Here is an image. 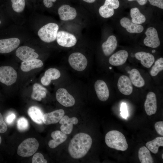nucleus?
<instances>
[{"mask_svg": "<svg viewBox=\"0 0 163 163\" xmlns=\"http://www.w3.org/2000/svg\"><path fill=\"white\" fill-rule=\"evenodd\" d=\"M82 0L87 3H92L94 2L96 0Z\"/></svg>", "mask_w": 163, "mask_h": 163, "instance_id": "nucleus-43", "label": "nucleus"}, {"mask_svg": "<svg viewBox=\"0 0 163 163\" xmlns=\"http://www.w3.org/2000/svg\"><path fill=\"white\" fill-rule=\"evenodd\" d=\"M13 10L17 13H20L24 10L25 3V0H11Z\"/></svg>", "mask_w": 163, "mask_h": 163, "instance_id": "nucleus-33", "label": "nucleus"}, {"mask_svg": "<svg viewBox=\"0 0 163 163\" xmlns=\"http://www.w3.org/2000/svg\"><path fill=\"white\" fill-rule=\"evenodd\" d=\"M146 37L143 41L144 45L146 46L156 48L158 47L160 43L157 30L153 27L148 28L145 32Z\"/></svg>", "mask_w": 163, "mask_h": 163, "instance_id": "nucleus-9", "label": "nucleus"}, {"mask_svg": "<svg viewBox=\"0 0 163 163\" xmlns=\"http://www.w3.org/2000/svg\"><path fill=\"white\" fill-rule=\"evenodd\" d=\"M94 87L99 100L102 101H106L109 96V91L105 82L101 80H98L95 82Z\"/></svg>", "mask_w": 163, "mask_h": 163, "instance_id": "nucleus-14", "label": "nucleus"}, {"mask_svg": "<svg viewBox=\"0 0 163 163\" xmlns=\"http://www.w3.org/2000/svg\"><path fill=\"white\" fill-rule=\"evenodd\" d=\"M39 146L37 140L34 138H30L23 141L18 146V154L23 157H29L34 155Z\"/></svg>", "mask_w": 163, "mask_h": 163, "instance_id": "nucleus-3", "label": "nucleus"}, {"mask_svg": "<svg viewBox=\"0 0 163 163\" xmlns=\"http://www.w3.org/2000/svg\"><path fill=\"white\" fill-rule=\"evenodd\" d=\"M64 114L65 111L62 109L45 113L43 116V123L46 125L56 123L59 122Z\"/></svg>", "mask_w": 163, "mask_h": 163, "instance_id": "nucleus-15", "label": "nucleus"}, {"mask_svg": "<svg viewBox=\"0 0 163 163\" xmlns=\"http://www.w3.org/2000/svg\"><path fill=\"white\" fill-rule=\"evenodd\" d=\"M130 15L132 21L136 24L140 25L145 21L146 18L137 8H131L130 10Z\"/></svg>", "mask_w": 163, "mask_h": 163, "instance_id": "nucleus-30", "label": "nucleus"}, {"mask_svg": "<svg viewBox=\"0 0 163 163\" xmlns=\"http://www.w3.org/2000/svg\"><path fill=\"white\" fill-rule=\"evenodd\" d=\"M117 43L115 36L112 35L109 37L106 41L102 45V50L104 55L108 56L111 54L116 49Z\"/></svg>", "mask_w": 163, "mask_h": 163, "instance_id": "nucleus-21", "label": "nucleus"}, {"mask_svg": "<svg viewBox=\"0 0 163 163\" xmlns=\"http://www.w3.org/2000/svg\"><path fill=\"white\" fill-rule=\"evenodd\" d=\"M135 56L137 59L140 61L141 64L146 68H150L155 61L154 56L149 53L143 51L138 52L135 53Z\"/></svg>", "mask_w": 163, "mask_h": 163, "instance_id": "nucleus-23", "label": "nucleus"}, {"mask_svg": "<svg viewBox=\"0 0 163 163\" xmlns=\"http://www.w3.org/2000/svg\"><path fill=\"white\" fill-rule=\"evenodd\" d=\"M163 70V58L161 57L158 59L152 67L150 73L152 76H156L161 71Z\"/></svg>", "mask_w": 163, "mask_h": 163, "instance_id": "nucleus-32", "label": "nucleus"}, {"mask_svg": "<svg viewBox=\"0 0 163 163\" xmlns=\"http://www.w3.org/2000/svg\"><path fill=\"white\" fill-rule=\"evenodd\" d=\"M56 0H43V4L47 8H51L53 5V2Z\"/></svg>", "mask_w": 163, "mask_h": 163, "instance_id": "nucleus-41", "label": "nucleus"}, {"mask_svg": "<svg viewBox=\"0 0 163 163\" xmlns=\"http://www.w3.org/2000/svg\"><path fill=\"white\" fill-rule=\"evenodd\" d=\"M56 98L57 101L65 107L73 106L75 101L74 97L64 88H60L56 91Z\"/></svg>", "mask_w": 163, "mask_h": 163, "instance_id": "nucleus-11", "label": "nucleus"}, {"mask_svg": "<svg viewBox=\"0 0 163 163\" xmlns=\"http://www.w3.org/2000/svg\"><path fill=\"white\" fill-rule=\"evenodd\" d=\"M78 119L75 117L70 118L67 115H64L59 121L61 126L60 127L61 131L66 134H70L73 129V125L78 123Z\"/></svg>", "mask_w": 163, "mask_h": 163, "instance_id": "nucleus-17", "label": "nucleus"}, {"mask_svg": "<svg viewBox=\"0 0 163 163\" xmlns=\"http://www.w3.org/2000/svg\"><path fill=\"white\" fill-rule=\"evenodd\" d=\"M129 1H136L138 4L141 5H144L146 4L148 0H127Z\"/></svg>", "mask_w": 163, "mask_h": 163, "instance_id": "nucleus-42", "label": "nucleus"}, {"mask_svg": "<svg viewBox=\"0 0 163 163\" xmlns=\"http://www.w3.org/2000/svg\"><path fill=\"white\" fill-rule=\"evenodd\" d=\"M128 56V53L126 50H120L111 56L109 59V62L113 66H120L126 62Z\"/></svg>", "mask_w": 163, "mask_h": 163, "instance_id": "nucleus-19", "label": "nucleus"}, {"mask_svg": "<svg viewBox=\"0 0 163 163\" xmlns=\"http://www.w3.org/2000/svg\"><path fill=\"white\" fill-rule=\"evenodd\" d=\"M105 142L109 147L118 150L125 151L128 147L126 138L123 134L117 130H112L107 133Z\"/></svg>", "mask_w": 163, "mask_h": 163, "instance_id": "nucleus-2", "label": "nucleus"}, {"mask_svg": "<svg viewBox=\"0 0 163 163\" xmlns=\"http://www.w3.org/2000/svg\"><path fill=\"white\" fill-rule=\"evenodd\" d=\"M120 6L118 0H105L103 5L99 9L100 15L104 18H108L113 16L114 9L118 8Z\"/></svg>", "mask_w": 163, "mask_h": 163, "instance_id": "nucleus-8", "label": "nucleus"}, {"mask_svg": "<svg viewBox=\"0 0 163 163\" xmlns=\"http://www.w3.org/2000/svg\"><path fill=\"white\" fill-rule=\"evenodd\" d=\"M121 114L122 116L126 119L128 116L127 107L125 103H123L121 104L120 107Z\"/></svg>", "mask_w": 163, "mask_h": 163, "instance_id": "nucleus-40", "label": "nucleus"}, {"mask_svg": "<svg viewBox=\"0 0 163 163\" xmlns=\"http://www.w3.org/2000/svg\"><path fill=\"white\" fill-rule=\"evenodd\" d=\"M61 75L59 71L56 69L50 68L47 70L41 79V83L44 86L48 85L52 80H56Z\"/></svg>", "mask_w": 163, "mask_h": 163, "instance_id": "nucleus-22", "label": "nucleus"}, {"mask_svg": "<svg viewBox=\"0 0 163 163\" xmlns=\"http://www.w3.org/2000/svg\"><path fill=\"white\" fill-rule=\"evenodd\" d=\"M27 112L29 116L35 123L39 124L43 123V114L39 108L35 106H31L29 108Z\"/></svg>", "mask_w": 163, "mask_h": 163, "instance_id": "nucleus-27", "label": "nucleus"}, {"mask_svg": "<svg viewBox=\"0 0 163 163\" xmlns=\"http://www.w3.org/2000/svg\"><path fill=\"white\" fill-rule=\"evenodd\" d=\"M156 52V51L154 50H152V52L153 53H154L155 52Z\"/></svg>", "mask_w": 163, "mask_h": 163, "instance_id": "nucleus-44", "label": "nucleus"}, {"mask_svg": "<svg viewBox=\"0 0 163 163\" xmlns=\"http://www.w3.org/2000/svg\"><path fill=\"white\" fill-rule=\"evenodd\" d=\"M7 125L4 120L3 117L0 113V133H4L7 131Z\"/></svg>", "mask_w": 163, "mask_h": 163, "instance_id": "nucleus-38", "label": "nucleus"}, {"mask_svg": "<svg viewBox=\"0 0 163 163\" xmlns=\"http://www.w3.org/2000/svg\"><path fill=\"white\" fill-rule=\"evenodd\" d=\"M32 163H47V161L44 159L43 155L40 152L35 153L33 156Z\"/></svg>", "mask_w": 163, "mask_h": 163, "instance_id": "nucleus-35", "label": "nucleus"}, {"mask_svg": "<svg viewBox=\"0 0 163 163\" xmlns=\"http://www.w3.org/2000/svg\"><path fill=\"white\" fill-rule=\"evenodd\" d=\"M150 4L154 6L163 9V0H148Z\"/></svg>", "mask_w": 163, "mask_h": 163, "instance_id": "nucleus-39", "label": "nucleus"}, {"mask_svg": "<svg viewBox=\"0 0 163 163\" xmlns=\"http://www.w3.org/2000/svg\"><path fill=\"white\" fill-rule=\"evenodd\" d=\"M47 91L46 88L37 83L33 85L31 98L34 100L40 101L46 97Z\"/></svg>", "mask_w": 163, "mask_h": 163, "instance_id": "nucleus-25", "label": "nucleus"}, {"mask_svg": "<svg viewBox=\"0 0 163 163\" xmlns=\"http://www.w3.org/2000/svg\"><path fill=\"white\" fill-rule=\"evenodd\" d=\"M161 157H162V158L163 159V154L162 155Z\"/></svg>", "mask_w": 163, "mask_h": 163, "instance_id": "nucleus-46", "label": "nucleus"}, {"mask_svg": "<svg viewBox=\"0 0 163 163\" xmlns=\"http://www.w3.org/2000/svg\"><path fill=\"white\" fill-rule=\"evenodd\" d=\"M51 136L53 139L49 141L48 145L52 149L56 147L64 142L67 138L66 134L59 130L53 131L51 133Z\"/></svg>", "mask_w": 163, "mask_h": 163, "instance_id": "nucleus-24", "label": "nucleus"}, {"mask_svg": "<svg viewBox=\"0 0 163 163\" xmlns=\"http://www.w3.org/2000/svg\"><path fill=\"white\" fill-rule=\"evenodd\" d=\"M56 40L59 45L66 47L73 46L77 42L76 38L74 35L64 31L58 32Z\"/></svg>", "mask_w": 163, "mask_h": 163, "instance_id": "nucleus-7", "label": "nucleus"}, {"mask_svg": "<svg viewBox=\"0 0 163 163\" xmlns=\"http://www.w3.org/2000/svg\"><path fill=\"white\" fill-rule=\"evenodd\" d=\"M144 108L146 114L149 116L155 114L157 110L156 96L153 92L150 91L147 94L144 103Z\"/></svg>", "mask_w": 163, "mask_h": 163, "instance_id": "nucleus-16", "label": "nucleus"}, {"mask_svg": "<svg viewBox=\"0 0 163 163\" xmlns=\"http://www.w3.org/2000/svg\"><path fill=\"white\" fill-rule=\"evenodd\" d=\"M1 142H2V139H1V136L0 135V144H1Z\"/></svg>", "mask_w": 163, "mask_h": 163, "instance_id": "nucleus-45", "label": "nucleus"}, {"mask_svg": "<svg viewBox=\"0 0 163 163\" xmlns=\"http://www.w3.org/2000/svg\"><path fill=\"white\" fill-rule=\"evenodd\" d=\"M120 23L121 25L125 28L128 32L130 33H140L144 30V27L142 25L133 23L127 18H122Z\"/></svg>", "mask_w": 163, "mask_h": 163, "instance_id": "nucleus-20", "label": "nucleus"}, {"mask_svg": "<svg viewBox=\"0 0 163 163\" xmlns=\"http://www.w3.org/2000/svg\"><path fill=\"white\" fill-rule=\"evenodd\" d=\"M147 148L154 154L158 153L159 147L163 146V137H158L145 144Z\"/></svg>", "mask_w": 163, "mask_h": 163, "instance_id": "nucleus-31", "label": "nucleus"}, {"mask_svg": "<svg viewBox=\"0 0 163 163\" xmlns=\"http://www.w3.org/2000/svg\"><path fill=\"white\" fill-rule=\"evenodd\" d=\"M110 68V69H111L112 68H111V67H110V68Z\"/></svg>", "mask_w": 163, "mask_h": 163, "instance_id": "nucleus-47", "label": "nucleus"}, {"mask_svg": "<svg viewBox=\"0 0 163 163\" xmlns=\"http://www.w3.org/2000/svg\"><path fill=\"white\" fill-rule=\"evenodd\" d=\"M154 126L157 133L160 135L163 136V122H157L155 123Z\"/></svg>", "mask_w": 163, "mask_h": 163, "instance_id": "nucleus-37", "label": "nucleus"}, {"mask_svg": "<svg viewBox=\"0 0 163 163\" xmlns=\"http://www.w3.org/2000/svg\"><path fill=\"white\" fill-rule=\"evenodd\" d=\"M17 73L10 66L0 67V82L7 86H10L16 81Z\"/></svg>", "mask_w": 163, "mask_h": 163, "instance_id": "nucleus-6", "label": "nucleus"}, {"mask_svg": "<svg viewBox=\"0 0 163 163\" xmlns=\"http://www.w3.org/2000/svg\"><path fill=\"white\" fill-rule=\"evenodd\" d=\"M16 118L15 114L12 112L8 113L5 117V121L9 125H11L13 123Z\"/></svg>", "mask_w": 163, "mask_h": 163, "instance_id": "nucleus-36", "label": "nucleus"}, {"mask_svg": "<svg viewBox=\"0 0 163 163\" xmlns=\"http://www.w3.org/2000/svg\"><path fill=\"white\" fill-rule=\"evenodd\" d=\"M1 21H0V24H1Z\"/></svg>", "mask_w": 163, "mask_h": 163, "instance_id": "nucleus-48", "label": "nucleus"}, {"mask_svg": "<svg viewBox=\"0 0 163 163\" xmlns=\"http://www.w3.org/2000/svg\"><path fill=\"white\" fill-rule=\"evenodd\" d=\"M68 62L73 69L78 71L85 69L88 64L86 57L79 52L73 53L71 54L68 58Z\"/></svg>", "mask_w": 163, "mask_h": 163, "instance_id": "nucleus-5", "label": "nucleus"}, {"mask_svg": "<svg viewBox=\"0 0 163 163\" xmlns=\"http://www.w3.org/2000/svg\"><path fill=\"white\" fill-rule=\"evenodd\" d=\"M92 139L90 135L85 133L76 134L71 140L68 146L69 155L75 159H79L86 155L90 149Z\"/></svg>", "mask_w": 163, "mask_h": 163, "instance_id": "nucleus-1", "label": "nucleus"}, {"mask_svg": "<svg viewBox=\"0 0 163 163\" xmlns=\"http://www.w3.org/2000/svg\"><path fill=\"white\" fill-rule=\"evenodd\" d=\"M117 85L119 91L124 95H129L133 92L132 84L127 76L122 75L120 76L118 79Z\"/></svg>", "mask_w": 163, "mask_h": 163, "instance_id": "nucleus-18", "label": "nucleus"}, {"mask_svg": "<svg viewBox=\"0 0 163 163\" xmlns=\"http://www.w3.org/2000/svg\"><path fill=\"white\" fill-rule=\"evenodd\" d=\"M58 12L60 19L67 21L75 19L77 15L76 9L67 5H63L58 8Z\"/></svg>", "mask_w": 163, "mask_h": 163, "instance_id": "nucleus-13", "label": "nucleus"}, {"mask_svg": "<svg viewBox=\"0 0 163 163\" xmlns=\"http://www.w3.org/2000/svg\"><path fill=\"white\" fill-rule=\"evenodd\" d=\"M17 126L19 131L21 132L25 131L28 128V121L25 118L21 117L17 121Z\"/></svg>", "mask_w": 163, "mask_h": 163, "instance_id": "nucleus-34", "label": "nucleus"}, {"mask_svg": "<svg viewBox=\"0 0 163 163\" xmlns=\"http://www.w3.org/2000/svg\"><path fill=\"white\" fill-rule=\"evenodd\" d=\"M129 77L132 84L135 86L141 88L144 85L145 81L137 69H132L129 72Z\"/></svg>", "mask_w": 163, "mask_h": 163, "instance_id": "nucleus-28", "label": "nucleus"}, {"mask_svg": "<svg viewBox=\"0 0 163 163\" xmlns=\"http://www.w3.org/2000/svg\"><path fill=\"white\" fill-rule=\"evenodd\" d=\"M19 39L16 37L0 40V53H9L15 49L19 45Z\"/></svg>", "mask_w": 163, "mask_h": 163, "instance_id": "nucleus-12", "label": "nucleus"}, {"mask_svg": "<svg viewBox=\"0 0 163 163\" xmlns=\"http://www.w3.org/2000/svg\"><path fill=\"white\" fill-rule=\"evenodd\" d=\"M15 54L23 61L36 59L39 57L38 54L35 52L34 49L25 46L18 48L16 51Z\"/></svg>", "mask_w": 163, "mask_h": 163, "instance_id": "nucleus-10", "label": "nucleus"}, {"mask_svg": "<svg viewBox=\"0 0 163 163\" xmlns=\"http://www.w3.org/2000/svg\"><path fill=\"white\" fill-rule=\"evenodd\" d=\"M43 62L38 59H35L27 61H23L21 65V69L24 72H28L43 66Z\"/></svg>", "mask_w": 163, "mask_h": 163, "instance_id": "nucleus-26", "label": "nucleus"}, {"mask_svg": "<svg viewBox=\"0 0 163 163\" xmlns=\"http://www.w3.org/2000/svg\"><path fill=\"white\" fill-rule=\"evenodd\" d=\"M59 26L56 23H50L41 27L38 32L40 39L46 43L54 41L56 39Z\"/></svg>", "mask_w": 163, "mask_h": 163, "instance_id": "nucleus-4", "label": "nucleus"}, {"mask_svg": "<svg viewBox=\"0 0 163 163\" xmlns=\"http://www.w3.org/2000/svg\"><path fill=\"white\" fill-rule=\"evenodd\" d=\"M138 158L141 163H153V160L149 150L146 147L140 148L138 151Z\"/></svg>", "mask_w": 163, "mask_h": 163, "instance_id": "nucleus-29", "label": "nucleus"}]
</instances>
